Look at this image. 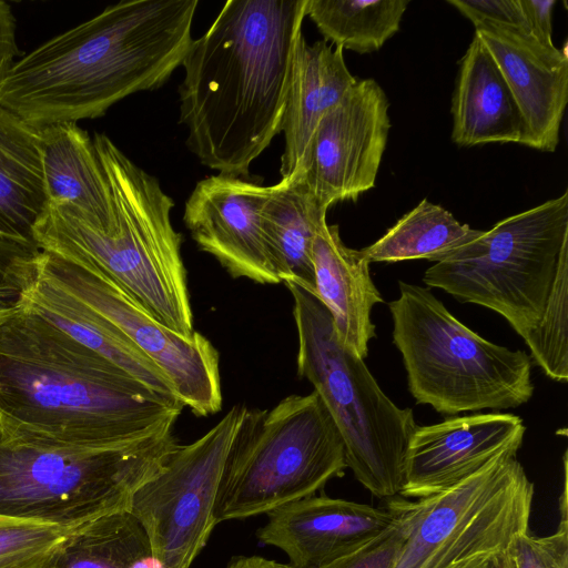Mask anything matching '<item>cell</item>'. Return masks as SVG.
Instances as JSON below:
<instances>
[{
  "mask_svg": "<svg viewBox=\"0 0 568 568\" xmlns=\"http://www.w3.org/2000/svg\"><path fill=\"white\" fill-rule=\"evenodd\" d=\"M388 106L382 87L364 79L322 116L302 173L321 207L355 201L375 186L390 129Z\"/></svg>",
  "mask_w": 568,
  "mask_h": 568,
  "instance_id": "obj_13",
  "label": "cell"
},
{
  "mask_svg": "<svg viewBox=\"0 0 568 568\" xmlns=\"http://www.w3.org/2000/svg\"><path fill=\"white\" fill-rule=\"evenodd\" d=\"M346 468L342 436L315 390L290 395L271 409L246 407L217 487L216 523L313 496Z\"/></svg>",
  "mask_w": 568,
  "mask_h": 568,
  "instance_id": "obj_8",
  "label": "cell"
},
{
  "mask_svg": "<svg viewBox=\"0 0 568 568\" xmlns=\"http://www.w3.org/2000/svg\"><path fill=\"white\" fill-rule=\"evenodd\" d=\"M48 206L39 128L0 103V285L22 292L33 280Z\"/></svg>",
  "mask_w": 568,
  "mask_h": 568,
  "instance_id": "obj_16",
  "label": "cell"
},
{
  "mask_svg": "<svg viewBox=\"0 0 568 568\" xmlns=\"http://www.w3.org/2000/svg\"><path fill=\"white\" fill-rule=\"evenodd\" d=\"M568 239V192L506 217L426 270L424 283L501 315L524 339L537 326Z\"/></svg>",
  "mask_w": 568,
  "mask_h": 568,
  "instance_id": "obj_9",
  "label": "cell"
},
{
  "mask_svg": "<svg viewBox=\"0 0 568 568\" xmlns=\"http://www.w3.org/2000/svg\"><path fill=\"white\" fill-rule=\"evenodd\" d=\"M529 33L545 45L552 42V11L556 0H519Z\"/></svg>",
  "mask_w": 568,
  "mask_h": 568,
  "instance_id": "obj_33",
  "label": "cell"
},
{
  "mask_svg": "<svg viewBox=\"0 0 568 568\" xmlns=\"http://www.w3.org/2000/svg\"><path fill=\"white\" fill-rule=\"evenodd\" d=\"M183 408L24 300L0 312V434L6 439L59 448L119 446L174 427Z\"/></svg>",
  "mask_w": 568,
  "mask_h": 568,
  "instance_id": "obj_1",
  "label": "cell"
},
{
  "mask_svg": "<svg viewBox=\"0 0 568 568\" xmlns=\"http://www.w3.org/2000/svg\"><path fill=\"white\" fill-rule=\"evenodd\" d=\"M21 298L51 323L154 393L181 403L165 372L115 326L78 300L37 275L21 292Z\"/></svg>",
  "mask_w": 568,
  "mask_h": 568,
  "instance_id": "obj_23",
  "label": "cell"
},
{
  "mask_svg": "<svg viewBox=\"0 0 568 568\" xmlns=\"http://www.w3.org/2000/svg\"><path fill=\"white\" fill-rule=\"evenodd\" d=\"M568 239L561 245L554 281L537 326L524 339L532 359L552 381H568Z\"/></svg>",
  "mask_w": 568,
  "mask_h": 568,
  "instance_id": "obj_28",
  "label": "cell"
},
{
  "mask_svg": "<svg viewBox=\"0 0 568 568\" xmlns=\"http://www.w3.org/2000/svg\"><path fill=\"white\" fill-rule=\"evenodd\" d=\"M343 52L324 40L308 44L303 34L297 40L281 131L285 140L281 178L304 173L320 120L357 82Z\"/></svg>",
  "mask_w": 568,
  "mask_h": 568,
  "instance_id": "obj_19",
  "label": "cell"
},
{
  "mask_svg": "<svg viewBox=\"0 0 568 568\" xmlns=\"http://www.w3.org/2000/svg\"><path fill=\"white\" fill-rule=\"evenodd\" d=\"M483 232L460 223L449 211L424 199L381 239L361 251L369 262L426 258L437 263L479 237Z\"/></svg>",
  "mask_w": 568,
  "mask_h": 568,
  "instance_id": "obj_26",
  "label": "cell"
},
{
  "mask_svg": "<svg viewBox=\"0 0 568 568\" xmlns=\"http://www.w3.org/2000/svg\"><path fill=\"white\" fill-rule=\"evenodd\" d=\"M197 0H125L55 36L11 65L0 103L41 128L102 116L162 87L193 42Z\"/></svg>",
  "mask_w": 568,
  "mask_h": 568,
  "instance_id": "obj_3",
  "label": "cell"
},
{
  "mask_svg": "<svg viewBox=\"0 0 568 568\" xmlns=\"http://www.w3.org/2000/svg\"><path fill=\"white\" fill-rule=\"evenodd\" d=\"M397 499L399 517L392 528L355 551L321 568H394L416 513L415 501Z\"/></svg>",
  "mask_w": 568,
  "mask_h": 568,
  "instance_id": "obj_30",
  "label": "cell"
},
{
  "mask_svg": "<svg viewBox=\"0 0 568 568\" xmlns=\"http://www.w3.org/2000/svg\"><path fill=\"white\" fill-rule=\"evenodd\" d=\"M41 568H161L148 535L129 510L105 514L71 528Z\"/></svg>",
  "mask_w": 568,
  "mask_h": 568,
  "instance_id": "obj_25",
  "label": "cell"
},
{
  "mask_svg": "<svg viewBox=\"0 0 568 568\" xmlns=\"http://www.w3.org/2000/svg\"><path fill=\"white\" fill-rule=\"evenodd\" d=\"M452 140L459 146L518 143L524 124L496 61L475 34L459 61L452 99Z\"/></svg>",
  "mask_w": 568,
  "mask_h": 568,
  "instance_id": "obj_22",
  "label": "cell"
},
{
  "mask_svg": "<svg viewBox=\"0 0 568 568\" xmlns=\"http://www.w3.org/2000/svg\"><path fill=\"white\" fill-rule=\"evenodd\" d=\"M408 4V0H307L306 17L324 41L372 53L399 30Z\"/></svg>",
  "mask_w": 568,
  "mask_h": 568,
  "instance_id": "obj_27",
  "label": "cell"
},
{
  "mask_svg": "<svg viewBox=\"0 0 568 568\" xmlns=\"http://www.w3.org/2000/svg\"><path fill=\"white\" fill-rule=\"evenodd\" d=\"M312 258L315 296L329 312L341 343L364 359L376 335L371 312L384 302L371 278V262L361 250L346 246L338 225L326 221L316 231Z\"/></svg>",
  "mask_w": 568,
  "mask_h": 568,
  "instance_id": "obj_20",
  "label": "cell"
},
{
  "mask_svg": "<svg viewBox=\"0 0 568 568\" xmlns=\"http://www.w3.org/2000/svg\"><path fill=\"white\" fill-rule=\"evenodd\" d=\"M494 568H514V565H513L509 554L499 557L497 559V561L495 562Z\"/></svg>",
  "mask_w": 568,
  "mask_h": 568,
  "instance_id": "obj_37",
  "label": "cell"
},
{
  "mask_svg": "<svg viewBox=\"0 0 568 568\" xmlns=\"http://www.w3.org/2000/svg\"><path fill=\"white\" fill-rule=\"evenodd\" d=\"M225 568H291L288 565L262 556H235Z\"/></svg>",
  "mask_w": 568,
  "mask_h": 568,
  "instance_id": "obj_35",
  "label": "cell"
},
{
  "mask_svg": "<svg viewBox=\"0 0 568 568\" xmlns=\"http://www.w3.org/2000/svg\"><path fill=\"white\" fill-rule=\"evenodd\" d=\"M293 297L297 374L307 379L342 436L347 468L375 497L400 494L409 440L418 426L379 387L364 359L339 341L332 316L312 293L285 284Z\"/></svg>",
  "mask_w": 568,
  "mask_h": 568,
  "instance_id": "obj_5",
  "label": "cell"
},
{
  "mask_svg": "<svg viewBox=\"0 0 568 568\" xmlns=\"http://www.w3.org/2000/svg\"><path fill=\"white\" fill-rule=\"evenodd\" d=\"M506 452L456 486L415 501L394 568H450L478 555H508L528 531L534 484Z\"/></svg>",
  "mask_w": 568,
  "mask_h": 568,
  "instance_id": "obj_10",
  "label": "cell"
},
{
  "mask_svg": "<svg viewBox=\"0 0 568 568\" xmlns=\"http://www.w3.org/2000/svg\"><path fill=\"white\" fill-rule=\"evenodd\" d=\"M42 171L49 204L102 233L116 225L113 197L92 139L77 123L39 128Z\"/></svg>",
  "mask_w": 568,
  "mask_h": 568,
  "instance_id": "obj_21",
  "label": "cell"
},
{
  "mask_svg": "<svg viewBox=\"0 0 568 568\" xmlns=\"http://www.w3.org/2000/svg\"><path fill=\"white\" fill-rule=\"evenodd\" d=\"M398 285V298L388 304L393 343L416 403L456 415L515 408L532 397V362L525 351L483 338L428 288Z\"/></svg>",
  "mask_w": 568,
  "mask_h": 568,
  "instance_id": "obj_6",
  "label": "cell"
},
{
  "mask_svg": "<svg viewBox=\"0 0 568 568\" xmlns=\"http://www.w3.org/2000/svg\"><path fill=\"white\" fill-rule=\"evenodd\" d=\"M525 430L519 416L499 412L417 426L408 445L400 495L418 500L456 486L499 455L518 452Z\"/></svg>",
  "mask_w": 568,
  "mask_h": 568,
  "instance_id": "obj_15",
  "label": "cell"
},
{
  "mask_svg": "<svg viewBox=\"0 0 568 568\" xmlns=\"http://www.w3.org/2000/svg\"><path fill=\"white\" fill-rule=\"evenodd\" d=\"M70 529L0 515V568H41Z\"/></svg>",
  "mask_w": 568,
  "mask_h": 568,
  "instance_id": "obj_29",
  "label": "cell"
},
{
  "mask_svg": "<svg viewBox=\"0 0 568 568\" xmlns=\"http://www.w3.org/2000/svg\"><path fill=\"white\" fill-rule=\"evenodd\" d=\"M246 406L234 405L196 440L179 444L164 467L132 497L161 568H191L217 525L215 499L224 462Z\"/></svg>",
  "mask_w": 568,
  "mask_h": 568,
  "instance_id": "obj_11",
  "label": "cell"
},
{
  "mask_svg": "<svg viewBox=\"0 0 568 568\" xmlns=\"http://www.w3.org/2000/svg\"><path fill=\"white\" fill-rule=\"evenodd\" d=\"M501 556L496 555H478L473 558L463 560L450 568H494L495 562Z\"/></svg>",
  "mask_w": 568,
  "mask_h": 568,
  "instance_id": "obj_36",
  "label": "cell"
},
{
  "mask_svg": "<svg viewBox=\"0 0 568 568\" xmlns=\"http://www.w3.org/2000/svg\"><path fill=\"white\" fill-rule=\"evenodd\" d=\"M326 213L311 195L302 173L281 178L270 185L262 209V225L280 281L295 284L313 295L312 247Z\"/></svg>",
  "mask_w": 568,
  "mask_h": 568,
  "instance_id": "obj_24",
  "label": "cell"
},
{
  "mask_svg": "<svg viewBox=\"0 0 568 568\" xmlns=\"http://www.w3.org/2000/svg\"><path fill=\"white\" fill-rule=\"evenodd\" d=\"M92 141L111 189L115 227L99 232L49 204L36 226L38 246L104 275L159 323L191 338L195 331L182 236L171 222L174 202L108 135L95 133Z\"/></svg>",
  "mask_w": 568,
  "mask_h": 568,
  "instance_id": "obj_4",
  "label": "cell"
},
{
  "mask_svg": "<svg viewBox=\"0 0 568 568\" xmlns=\"http://www.w3.org/2000/svg\"><path fill=\"white\" fill-rule=\"evenodd\" d=\"M447 3L456 8L473 24L487 21L529 33L519 0H447Z\"/></svg>",
  "mask_w": 568,
  "mask_h": 568,
  "instance_id": "obj_32",
  "label": "cell"
},
{
  "mask_svg": "<svg viewBox=\"0 0 568 568\" xmlns=\"http://www.w3.org/2000/svg\"><path fill=\"white\" fill-rule=\"evenodd\" d=\"M179 445L174 427L102 448L16 443L0 434V515L61 528L129 510Z\"/></svg>",
  "mask_w": 568,
  "mask_h": 568,
  "instance_id": "obj_7",
  "label": "cell"
},
{
  "mask_svg": "<svg viewBox=\"0 0 568 568\" xmlns=\"http://www.w3.org/2000/svg\"><path fill=\"white\" fill-rule=\"evenodd\" d=\"M268 189L217 173L199 181L185 202L183 221L192 239L234 278L281 283L262 225Z\"/></svg>",
  "mask_w": 568,
  "mask_h": 568,
  "instance_id": "obj_14",
  "label": "cell"
},
{
  "mask_svg": "<svg viewBox=\"0 0 568 568\" xmlns=\"http://www.w3.org/2000/svg\"><path fill=\"white\" fill-rule=\"evenodd\" d=\"M258 540L282 550L291 568H321L361 548L392 528L398 499L376 508L328 496H308L267 514Z\"/></svg>",
  "mask_w": 568,
  "mask_h": 568,
  "instance_id": "obj_17",
  "label": "cell"
},
{
  "mask_svg": "<svg viewBox=\"0 0 568 568\" xmlns=\"http://www.w3.org/2000/svg\"><path fill=\"white\" fill-rule=\"evenodd\" d=\"M62 290L122 332L172 381L178 398L194 415L222 409L220 356L201 333L183 337L150 313L104 275L41 251L36 274Z\"/></svg>",
  "mask_w": 568,
  "mask_h": 568,
  "instance_id": "obj_12",
  "label": "cell"
},
{
  "mask_svg": "<svg viewBox=\"0 0 568 568\" xmlns=\"http://www.w3.org/2000/svg\"><path fill=\"white\" fill-rule=\"evenodd\" d=\"M17 21L11 7L0 0V81L20 53L16 40Z\"/></svg>",
  "mask_w": 568,
  "mask_h": 568,
  "instance_id": "obj_34",
  "label": "cell"
},
{
  "mask_svg": "<svg viewBox=\"0 0 568 568\" xmlns=\"http://www.w3.org/2000/svg\"><path fill=\"white\" fill-rule=\"evenodd\" d=\"M499 67L519 109L523 145L554 152L568 102V54L545 45L531 34L508 26L481 21L474 24Z\"/></svg>",
  "mask_w": 568,
  "mask_h": 568,
  "instance_id": "obj_18",
  "label": "cell"
},
{
  "mask_svg": "<svg viewBox=\"0 0 568 568\" xmlns=\"http://www.w3.org/2000/svg\"><path fill=\"white\" fill-rule=\"evenodd\" d=\"M558 529L549 536L536 537L528 531L517 537L509 556L514 568H568L567 499H560Z\"/></svg>",
  "mask_w": 568,
  "mask_h": 568,
  "instance_id": "obj_31",
  "label": "cell"
},
{
  "mask_svg": "<svg viewBox=\"0 0 568 568\" xmlns=\"http://www.w3.org/2000/svg\"><path fill=\"white\" fill-rule=\"evenodd\" d=\"M307 0H227L183 62L186 145L219 174L246 179L281 133Z\"/></svg>",
  "mask_w": 568,
  "mask_h": 568,
  "instance_id": "obj_2",
  "label": "cell"
}]
</instances>
